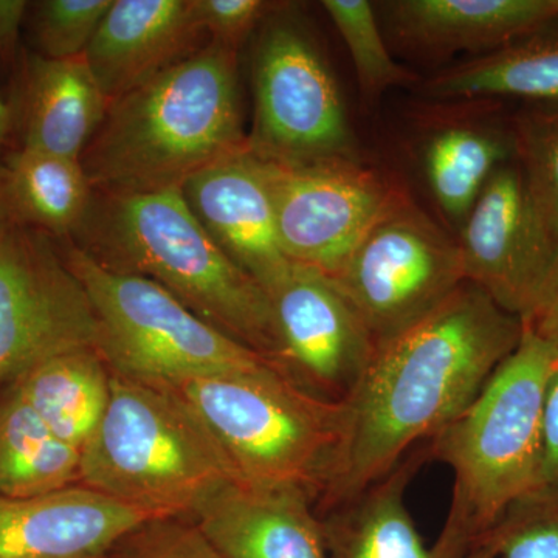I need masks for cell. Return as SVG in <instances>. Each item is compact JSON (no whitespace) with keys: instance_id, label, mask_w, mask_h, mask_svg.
<instances>
[{"instance_id":"obj_1","label":"cell","mask_w":558,"mask_h":558,"mask_svg":"<svg viewBox=\"0 0 558 558\" xmlns=\"http://www.w3.org/2000/svg\"><path fill=\"white\" fill-rule=\"evenodd\" d=\"M523 332L521 318L465 281L427 317L377 347L343 402L339 465L317 513L357 497L451 424Z\"/></svg>"},{"instance_id":"obj_2","label":"cell","mask_w":558,"mask_h":558,"mask_svg":"<svg viewBox=\"0 0 558 558\" xmlns=\"http://www.w3.org/2000/svg\"><path fill=\"white\" fill-rule=\"evenodd\" d=\"M245 146L238 50L209 40L110 101L81 163L102 196L148 194L182 189Z\"/></svg>"},{"instance_id":"obj_3","label":"cell","mask_w":558,"mask_h":558,"mask_svg":"<svg viewBox=\"0 0 558 558\" xmlns=\"http://www.w3.org/2000/svg\"><path fill=\"white\" fill-rule=\"evenodd\" d=\"M81 231L87 242L78 247L98 264L159 282L220 332L281 366L269 295L211 240L180 189L102 196Z\"/></svg>"},{"instance_id":"obj_4","label":"cell","mask_w":558,"mask_h":558,"mask_svg":"<svg viewBox=\"0 0 558 558\" xmlns=\"http://www.w3.org/2000/svg\"><path fill=\"white\" fill-rule=\"evenodd\" d=\"M557 362V349L524 328L519 347L468 409L428 440V459L453 473L449 515L433 546L439 558H468L531 494Z\"/></svg>"},{"instance_id":"obj_5","label":"cell","mask_w":558,"mask_h":558,"mask_svg":"<svg viewBox=\"0 0 558 558\" xmlns=\"http://www.w3.org/2000/svg\"><path fill=\"white\" fill-rule=\"evenodd\" d=\"M112 371V369H110ZM236 473L199 417L167 387L112 371L80 484L157 517H191Z\"/></svg>"},{"instance_id":"obj_6","label":"cell","mask_w":558,"mask_h":558,"mask_svg":"<svg viewBox=\"0 0 558 558\" xmlns=\"http://www.w3.org/2000/svg\"><path fill=\"white\" fill-rule=\"evenodd\" d=\"M159 385L199 417L238 480L301 488L317 506L339 465L343 402L311 395L279 369Z\"/></svg>"},{"instance_id":"obj_7","label":"cell","mask_w":558,"mask_h":558,"mask_svg":"<svg viewBox=\"0 0 558 558\" xmlns=\"http://www.w3.org/2000/svg\"><path fill=\"white\" fill-rule=\"evenodd\" d=\"M62 255L89 295L98 351L113 373L154 384L216 374L286 373L194 314L159 282L110 270L76 244Z\"/></svg>"},{"instance_id":"obj_8","label":"cell","mask_w":558,"mask_h":558,"mask_svg":"<svg viewBox=\"0 0 558 558\" xmlns=\"http://www.w3.org/2000/svg\"><path fill=\"white\" fill-rule=\"evenodd\" d=\"M255 117L248 148L275 165L359 159L339 87L306 33L267 25L253 57Z\"/></svg>"},{"instance_id":"obj_9","label":"cell","mask_w":558,"mask_h":558,"mask_svg":"<svg viewBox=\"0 0 558 558\" xmlns=\"http://www.w3.org/2000/svg\"><path fill=\"white\" fill-rule=\"evenodd\" d=\"M332 281L377 348L427 317L468 279L458 240L411 199L366 234Z\"/></svg>"},{"instance_id":"obj_10","label":"cell","mask_w":558,"mask_h":558,"mask_svg":"<svg viewBox=\"0 0 558 558\" xmlns=\"http://www.w3.org/2000/svg\"><path fill=\"white\" fill-rule=\"evenodd\" d=\"M86 348L98 349L86 289L49 234L0 208V384Z\"/></svg>"},{"instance_id":"obj_11","label":"cell","mask_w":558,"mask_h":558,"mask_svg":"<svg viewBox=\"0 0 558 558\" xmlns=\"http://www.w3.org/2000/svg\"><path fill=\"white\" fill-rule=\"evenodd\" d=\"M266 163L282 252L290 263L330 279L380 220L411 201L398 180L360 157Z\"/></svg>"},{"instance_id":"obj_12","label":"cell","mask_w":558,"mask_h":558,"mask_svg":"<svg viewBox=\"0 0 558 558\" xmlns=\"http://www.w3.org/2000/svg\"><path fill=\"white\" fill-rule=\"evenodd\" d=\"M465 279L523 322L548 275L557 240L539 218L515 160L495 170L461 226Z\"/></svg>"},{"instance_id":"obj_13","label":"cell","mask_w":558,"mask_h":558,"mask_svg":"<svg viewBox=\"0 0 558 558\" xmlns=\"http://www.w3.org/2000/svg\"><path fill=\"white\" fill-rule=\"evenodd\" d=\"M269 299L290 379L319 399L344 402L376 352L347 296L332 279L292 264Z\"/></svg>"},{"instance_id":"obj_14","label":"cell","mask_w":558,"mask_h":558,"mask_svg":"<svg viewBox=\"0 0 558 558\" xmlns=\"http://www.w3.org/2000/svg\"><path fill=\"white\" fill-rule=\"evenodd\" d=\"M180 191L211 240L269 295L292 263L279 242L266 161L247 143L194 174Z\"/></svg>"},{"instance_id":"obj_15","label":"cell","mask_w":558,"mask_h":558,"mask_svg":"<svg viewBox=\"0 0 558 558\" xmlns=\"http://www.w3.org/2000/svg\"><path fill=\"white\" fill-rule=\"evenodd\" d=\"M157 519L83 484L35 497L0 495V558H108L121 539Z\"/></svg>"},{"instance_id":"obj_16","label":"cell","mask_w":558,"mask_h":558,"mask_svg":"<svg viewBox=\"0 0 558 558\" xmlns=\"http://www.w3.org/2000/svg\"><path fill=\"white\" fill-rule=\"evenodd\" d=\"M190 519L226 558H329L314 498L301 488L230 481Z\"/></svg>"},{"instance_id":"obj_17","label":"cell","mask_w":558,"mask_h":558,"mask_svg":"<svg viewBox=\"0 0 558 558\" xmlns=\"http://www.w3.org/2000/svg\"><path fill=\"white\" fill-rule=\"evenodd\" d=\"M191 0H113L84 58L109 101L199 51Z\"/></svg>"},{"instance_id":"obj_18","label":"cell","mask_w":558,"mask_h":558,"mask_svg":"<svg viewBox=\"0 0 558 558\" xmlns=\"http://www.w3.org/2000/svg\"><path fill=\"white\" fill-rule=\"evenodd\" d=\"M387 11L403 46L432 54L480 57L558 24V0H398Z\"/></svg>"},{"instance_id":"obj_19","label":"cell","mask_w":558,"mask_h":558,"mask_svg":"<svg viewBox=\"0 0 558 558\" xmlns=\"http://www.w3.org/2000/svg\"><path fill=\"white\" fill-rule=\"evenodd\" d=\"M428 459L427 444L357 497L317 513L329 558H439L418 534L407 488Z\"/></svg>"},{"instance_id":"obj_20","label":"cell","mask_w":558,"mask_h":558,"mask_svg":"<svg viewBox=\"0 0 558 558\" xmlns=\"http://www.w3.org/2000/svg\"><path fill=\"white\" fill-rule=\"evenodd\" d=\"M25 81L22 148L81 160L110 105L86 58L33 54Z\"/></svg>"},{"instance_id":"obj_21","label":"cell","mask_w":558,"mask_h":558,"mask_svg":"<svg viewBox=\"0 0 558 558\" xmlns=\"http://www.w3.org/2000/svg\"><path fill=\"white\" fill-rule=\"evenodd\" d=\"M11 387L57 438L83 451L108 410L112 371L98 349H76L39 363Z\"/></svg>"},{"instance_id":"obj_22","label":"cell","mask_w":558,"mask_h":558,"mask_svg":"<svg viewBox=\"0 0 558 558\" xmlns=\"http://www.w3.org/2000/svg\"><path fill=\"white\" fill-rule=\"evenodd\" d=\"M510 117V116H509ZM509 117L453 121L429 135L425 175L447 219L462 226L497 168L513 160Z\"/></svg>"},{"instance_id":"obj_23","label":"cell","mask_w":558,"mask_h":558,"mask_svg":"<svg viewBox=\"0 0 558 558\" xmlns=\"http://www.w3.org/2000/svg\"><path fill=\"white\" fill-rule=\"evenodd\" d=\"M433 98L558 101V24L442 70L425 84Z\"/></svg>"},{"instance_id":"obj_24","label":"cell","mask_w":558,"mask_h":558,"mask_svg":"<svg viewBox=\"0 0 558 558\" xmlns=\"http://www.w3.org/2000/svg\"><path fill=\"white\" fill-rule=\"evenodd\" d=\"M94 193L81 160L21 148L5 161L0 208L33 229L68 236L86 222Z\"/></svg>"},{"instance_id":"obj_25","label":"cell","mask_w":558,"mask_h":558,"mask_svg":"<svg viewBox=\"0 0 558 558\" xmlns=\"http://www.w3.org/2000/svg\"><path fill=\"white\" fill-rule=\"evenodd\" d=\"M81 450L57 438L13 387L0 399V495L35 497L80 484Z\"/></svg>"},{"instance_id":"obj_26","label":"cell","mask_w":558,"mask_h":558,"mask_svg":"<svg viewBox=\"0 0 558 558\" xmlns=\"http://www.w3.org/2000/svg\"><path fill=\"white\" fill-rule=\"evenodd\" d=\"M509 123L513 160L539 218L558 241V101L524 102Z\"/></svg>"},{"instance_id":"obj_27","label":"cell","mask_w":558,"mask_h":558,"mask_svg":"<svg viewBox=\"0 0 558 558\" xmlns=\"http://www.w3.org/2000/svg\"><path fill=\"white\" fill-rule=\"evenodd\" d=\"M323 9L351 54L359 86L369 98L392 87L409 86L416 76L392 60L373 3L366 0H325Z\"/></svg>"},{"instance_id":"obj_28","label":"cell","mask_w":558,"mask_h":558,"mask_svg":"<svg viewBox=\"0 0 558 558\" xmlns=\"http://www.w3.org/2000/svg\"><path fill=\"white\" fill-rule=\"evenodd\" d=\"M113 0H44L36 9V39L43 57H84Z\"/></svg>"},{"instance_id":"obj_29","label":"cell","mask_w":558,"mask_h":558,"mask_svg":"<svg viewBox=\"0 0 558 558\" xmlns=\"http://www.w3.org/2000/svg\"><path fill=\"white\" fill-rule=\"evenodd\" d=\"M108 558H226L190 517H165L126 535Z\"/></svg>"},{"instance_id":"obj_30","label":"cell","mask_w":558,"mask_h":558,"mask_svg":"<svg viewBox=\"0 0 558 558\" xmlns=\"http://www.w3.org/2000/svg\"><path fill=\"white\" fill-rule=\"evenodd\" d=\"M484 542L498 558H558V509L521 501Z\"/></svg>"},{"instance_id":"obj_31","label":"cell","mask_w":558,"mask_h":558,"mask_svg":"<svg viewBox=\"0 0 558 558\" xmlns=\"http://www.w3.org/2000/svg\"><path fill=\"white\" fill-rule=\"evenodd\" d=\"M194 17L211 43L238 50L278 3L266 0H191Z\"/></svg>"},{"instance_id":"obj_32","label":"cell","mask_w":558,"mask_h":558,"mask_svg":"<svg viewBox=\"0 0 558 558\" xmlns=\"http://www.w3.org/2000/svg\"><path fill=\"white\" fill-rule=\"evenodd\" d=\"M523 501L558 509V362L546 391L537 476Z\"/></svg>"},{"instance_id":"obj_33","label":"cell","mask_w":558,"mask_h":558,"mask_svg":"<svg viewBox=\"0 0 558 558\" xmlns=\"http://www.w3.org/2000/svg\"><path fill=\"white\" fill-rule=\"evenodd\" d=\"M523 325L558 351V241L548 275Z\"/></svg>"},{"instance_id":"obj_34","label":"cell","mask_w":558,"mask_h":558,"mask_svg":"<svg viewBox=\"0 0 558 558\" xmlns=\"http://www.w3.org/2000/svg\"><path fill=\"white\" fill-rule=\"evenodd\" d=\"M27 10L25 0H0V57H13Z\"/></svg>"},{"instance_id":"obj_35","label":"cell","mask_w":558,"mask_h":558,"mask_svg":"<svg viewBox=\"0 0 558 558\" xmlns=\"http://www.w3.org/2000/svg\"><path fill=\"white\" fill-rule=\"evenodd\" d=\"M10 110L7 108L5 102L0 98V146H2L3 140L10 131Z\"/></svg>"},{"instance_id":"obj_36","label":"cell","mask_w":558,"mask_h":558,"mask_svg":"<svg viewBox=\"0 0 558 558\" xmlns=\"http://www.w3.org/2000/svg\"><path fill=\"white\" fill-rule=\"evenodd\" d=\"M468 558H498L494 548L487 542L481 543L478 548L473 549Z\"/></svg>"}]
</instances>
